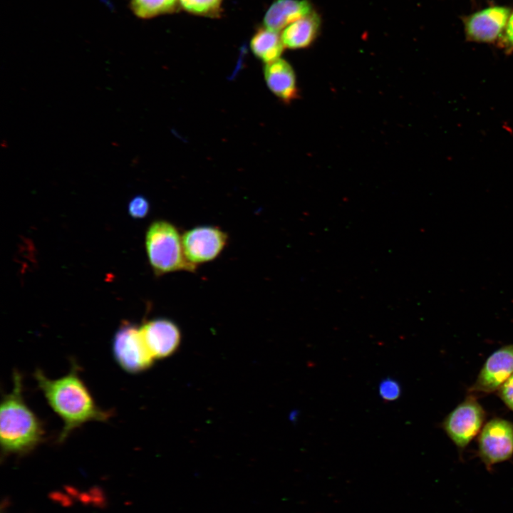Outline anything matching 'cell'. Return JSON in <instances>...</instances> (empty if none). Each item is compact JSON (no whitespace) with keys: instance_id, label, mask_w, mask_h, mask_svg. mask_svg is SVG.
Segmentation results:
<instances>
[{"instance_id":"1","label":"cell","mask_w":513,"mask_h":513,"mask_svg":"<svg viewBox=\"0 0 513 513\" xmlns=\"http://www.w3.org/2000/svg\"><path fill=\"white\" fill-rule=\"evenodd\" d=\"M33 376L48 404L63 423L58 437L59 442L85 423L106 422L113 415L112 410H103L97 405L73 360L69 372L62 377L51 379L38 368Z\"/></svg>"},{"instance_id":"2","label":"cell","mask_w":513,"mask_h":513,"mask_svg":"<svg viewBox=\"0 0 513 513\" xmlns=\"http://www.w3.org/2000/svg\"><path fill=\"white\" fill-rule=\"evenodd\" d=\"M44 435L41 421L24 400L22 375L15 370L12 390L1 400V450L5 454L29 452L42 442Z\"/></svg>"},{"instance_id":"3","label":"cell","mask_w":513,"mask_h":513,"mask_svg":"<svg viewBox=\"0 0 513 513\" xmlns=\"http://www.w3.org/2000/svg\"><path fill=\"white\" fill-rule=\"evenodd\" d=\"M145 249L150 264L157 275L178 271H193L197 268L185 257L177 229L165 220L155 221L149 226Z\"/></svg>"},{"instance_id":"4","label":"cell","mask_w":513,"mask_h":513,"mask_svg":"<svg viewBox=\"0 0 513 513\" xmlns=\"http://www.w3.org/2000/svg\"><path fill=\"white\" fill-rule=\"evenodd\" d=\"M486 418V411L477 400V395L468 393L446 415L440 426L459 451L462 452L479 435Z\"/></svg>"},{"instance_id":"5","label":"cell","mask_w":513,"mask_h":513,"mask_svg":"<svg viewBox=\"0 0 513 513\" xmlns=\"http://www.w3.org/2000/svg\"><path fill=\"white\" fill-rule=\"evenodd\" d=\"M112 353L119 366L132 374L149 369L155 360L145 343L140 327L128 321H124L115 332Z\"/></svg>"},{"instance_id":"6","label":"cell","mask_w":513,"mask_h":513,"mask_svg":"<svg viewBox=\"0 0 513 513\" xmlns=\"http://www.w3.org/2000/svg\"><path fill=\"white\" fill-rule=\"evenodd\" d=\"M477 454L489 471L509 460L513 457V422L496 417L485 423L477 436Z\"/></svg>"},{"instance_id":"7","label":"cell","mask_w":513,"mask_h":513,"mask_svg":"<svg viewBox=\"0 0 513 513\" xmlns=\"http://www.w3.org/2000/svg\"><path fill=\"white\" fill-rule=\"evenodd\" d=\"M512 9L492 5L461 16L465 39L480 43H497L508 21Z\"/></svg>"},{"instance_id":"8","label":"cell","mask_w":513,"mask_h":513,"mask_svg":"<svg viewBox=\"0 0 513 513\" xmlns=\"http://www.w3.org/2000/svg\"><path fill=\"white\" fill-rule=\"evenodd\" d=\"M227 241V233L212 225L197 226L182 235L185 257L196 267L197 264L216 259L224 250Z\"/></svg>"},{"instance_id":"9","label":"cell","mask_w":513,"mask_h":513,"mask_svg":"<svg viewBox=\"0 0 513 513\" xmlns=\"http://www.w3.org/2000/svg\"><path fill=\"white\" fill-rule=\"evenodd\" d=\"M513 373V343L503 346L486 359L468 393L489 394L497 391Z\"/></svg>"},{"instance_id":"10","label":"cell","mask_w":513,"mask_h":513,"mask_svg":"<svg viewBox=\"0 0 513 513\" xmlns=\"http://www.w3.org/2000/svg\"><path fill=\"white\" fill-rule=\"evenodd\" d=\"M140 328L145 343L154 359L170 356L176 351L180 343V331L171 320H150Z\"/></svg>"},{"instance_id":"11","label":"cell","mask_w":513,"mask_h":513,"mask_svg":"<svg viewBox=\"0 0 513 513\" xmlns=\"http://www.w3.org/2000/svg\"><path fill=\"white\" fill-rule=\"evenodd\" d=\"M264 76L269 89L281 101L290 103L298 97L295 73L286 61L279 58L266 63Z\"/></svg>"},{"instance_id":"12","label":"cell","mask_w":513,"mask_h":513,"mask_svg":"<svg viewBox=\"0 0 513 513\" xmlns=\"http://www.w3.org/2000/svg\"><path fill=\"white\" fill-rule=\"evenodd\" d=\"M311 11L307 0H275L264 16L263 26L279 32Z\"/></svg>"},{"instance_id":"13","label":"cell","mask_w":513,"mask_h":513,"mask_svg":"<svg viewBox=\"0 0 513 513\" xmlns=\"http://www.w3.org/2000/svg\"><path fill=\"white\" fill-rule=\"evenodd\" d=\"M320 24V17L314 11L291 23L281 34L284 47L291 49L308 47L316 38Z\"/></svg>"},{"instance_id":"14","label":"cell","mask_w":513,"mask_h":513,"mask_svg":"<svg viewBox=\"0 0 513 513\" xmlns=\"http://www.w3.org/2000/svg\"><path fill=\"white\" fill-rule=\"evenodd\" d=\"M250 48L256 57L269 63L280 58L284 46L279 32L262 26L252 36Z\"/></svg>"},{"instance_id":"15","label":"cell","mask_w":513,"mask_h":513,"mask_svg":"<svg viewBox=\"0 0 513 513\" xmlns=\"http://www.w3.org/2000/svg\"><path fill=\"white\" fill-rule=\"evenodd\" d=\"M130 9L140 19H149L178 11L179 0H130Z\"/></svg>"},{"instance_id":"16","label":"cell","mask_w":513,"mask_h":513,"mask_svg":"<svg viewBox=\"0 0 513 513\" xmlns=\"http://www.w3.org/2000/svg\"><path fill=\"white\" fill-rule=\"evenodd\" d=\"M223 0H179L180 7L192 14L216 18L222 13Z\"/></svg>"},{"instance_id":"17","label":"cell","mask_w":513,"mask_h":513,"mask_svg":"<svg viewBox=\"0 0 513 513\" xmlns=\"http://www.w3.org/2000/svg\"><path fill=\"white\" fill-rule=\"evenodd\" d=\"M378 393L383 400L388 402L393 401L400 396L401 388L397 380L388 378L380 383Z\"/></svg>"},{"instance_id":"18","label":"cell","mask_w":513,"mask_h":513,"mask_svg":"<svg viewBox=\"0 0 513 513\" xmlns=\"http://www.w3.org/2000/svg\"><path fill=\"white\" fill-rule=\"evenodd\" d=\"M128 210L133 218L142 219L146 217L149 212V202L144 196L136 195L130 200Z\"/></svg>"},{"instance_id":"19","label":"cell","mask_w":513,"mask_h":513,"mask_svg":"<svg viewBox=\"0 0 513 513\" xmlns=\"http://www.w3.org/2000/svg\"><path fill=\"white\" fill-rule=\"evenodd\" d=\"M497 45L507 54L513 52V9L511 10L506 27L497 42Z\"/></svg>"},{"instance_id":"20","label":"cell","mask_w":513,"mask_h":513,"mask_svg":"<svg viewBox=\"0 0 513 513\" xmlns=\"http://www.w3.org/2000/svg\"><path fill=\"white\" fill-rule=\"evenodd\" d=\"M497 395L503 403L513 411V373L498 389Z\"/></svg>"}]
</instances>
